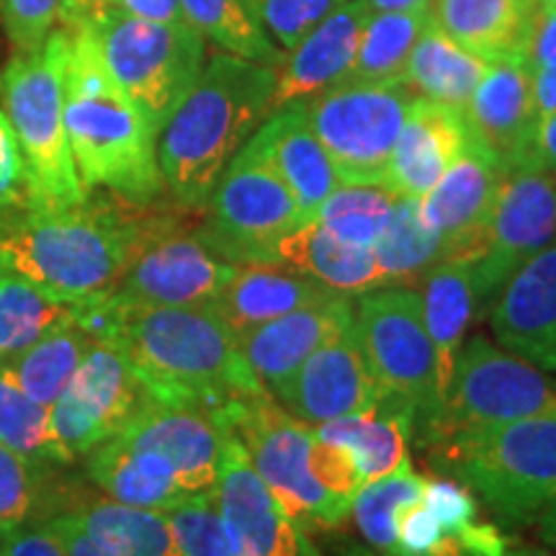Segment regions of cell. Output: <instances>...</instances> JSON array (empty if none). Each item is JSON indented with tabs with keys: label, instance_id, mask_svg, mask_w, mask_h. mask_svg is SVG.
Segmentation results:
<instances>
[{
	"label": "cell",
	"instance_id": "obj_41",
	"mask_svg": "<svg viewBox=\"0 0 556 556\" xmlns=\"http://www.w3.org/2000/svg\"><path fill=\"white\" fill-rule=\"evenodd\" d=\"M397 197L400 193L389 191L387 186L343 184L325 199L315 219L323 222L340 240L374 248Z\"/></svg>",
	"mask_w": 556,
	"mask_h": 556
},
{
	"label": "cell",
	"instance_id": "obj_52",
	"mask_svg": "<svg viewBox=\"0 0 556 556\" xmlns=\"http://www.w3.org/2000/svg\"><path fill=\"white\" fill-rule=\"evenodd\" d=\"M109 5L119 9L129 16L157 21V24H189L180 0H106Z\"/></svg>",
	"mask_w": 556,
	"mask_h": 556
},
{
	"label": "cell",
	"instance_id": "obj_40",
	"mask_svg": "<svg viewBox=\"0 0 556 556\" xmlns=\"http://www.w3.org/2000/svg\"><path fill=\"white\" fill-rule=\"evenodd\" d=\"M422 479L409 464V458L400 464L389 475L366 482L353 500L351 513L356 520L361 536L366 544L381 556H392L394 552V520L402 507L422 497Z\"/></svg>",
	"mask_w": 556,
	"mask_h": 556
},
{
	"label": "cell",
	"instance_id": "obj_12",
	"mask_svg": "<svg viewBox=\"0 0 556 556\" xmlns=\"http://www.w3.org/2000/svg\"><path fill=\"white\" fill-rule=\"evenodd\" d=\"M206 208L197 235L235 266H270L274 242L304 222L283 180L248 144L219 176Z\"/></svg>",
	"mask_w": 556,
	"mask_h": 556
},
{
	"label": "cell",
	"instance_id": "obj_55",
	"mask_svg": "<svg viewBox=\"0 0 556 556\" xmlns=\"http://www.w3.org/2000/svg\"><path fill=\"white\" fill-rule=\"evenodd\" d=\"M106 0H65V24L67 21H80L86 18L90 21L93 16H99V13L106 9Z\"/></svg>",
	"mask_w": 556,
	"mask_h": 556
},
{
	"label": "cell",
	"instance_id": "obj_57",
	"mask_svg": "<svg viewBox=\"0 0 556 556\" xmlns=\"http://www.w3.org/2000/svg\"><path fill=\"white\" fill-rule=\"evenodd\" d=\"M505 556H556V554L546 546H510V552Z\"/></svg>",
	"mask_w": 556,
	"mask_h": 556
},
{
	"label": "cell",
	"instance_id": "obj_16",
	"mask_svg": "<svg viewBox=\"0 0 556 556\" xmlns=\"http://www.w3.org/2000/svg\"><path fill=\"white\" fill-rule=\"evenodd\" d=\"M214 500L238 556H319L304 528L283 510L253 469L242 443L229 433L222 448Z\"/></svg>",
	"mask_w": 556,
	"mask_h": 556
},
{
	"label": "cell",
	"instance_id": "obj_11",
	"mask_svg": "<svg viewBox=\"0 0 556 556\" xmlns=\"http://www.w3.org/2000/svg\"><path fill=\"white\" fill-rule=\"evenodd\" d=\"M417 96L405 83H340L304 101L340 184L384 186L389 157Z\"/></svg>",
	"mask_w": 556,
	"mask_h": 556
},
{
	"label": "cell",
	"instance_id": "obj_47",
	"mask_svg": "<svg viewBox=\"0 0 556 556\" xmlns=\"http://www.w3.org/2000/svg\"><path fill=\"white\" fill-rule=\"evenodd\" d=\"M21 204H29L26 165L21 157L16 131H13L5 111L0 109V212H9Z\"/></svg>",
	"mask_w": 556,
	"mask_h": 556
},
{
	"label": "cell",
	"instance_id": "obj_38",
	"mask_svg": "<svg viewBox=\"0 0 556 556\" xmlns=\"http://www.w3.org/2000/svg\"><path fill=\"white\" fill-rule=\"evenodd\" d=\"M88 345V338L70 319V323L47 332L31 348H26L21 356L9 361V368L31 400L52 407L54 400L65 392L73 374L78 371Z\"/></svg>",
	"mask_w": 556,
	"mask_h": 556
},
{
	"label": "cell",
	"instance_id": "obj_22",
	"mask_svg": "<svg viewBox=\"0 0 556 556\" xmlns=\"http://www.w3.org/2000/svg\"><path fill=\"white\" fill-rule=\"evenodd\" d=\"M348 328H353V302L345 294H336L325 302L309 304V307L258 325L238 340L248 366L253 368L263 389L276 400L296 374V368L317 348H323Z\"/></svg>",
	"mask_w": 556,
	"mask_h": 556
},
{
	"label": "cell",
	"instance_id": "obj_19",
	"mask_svg": "<svg viewBox=\"0 0 556 556\" xmlns=\"http://www.w3.org/2000/svg\"><path fill=\"white\" fill-rule=\"evenodd\" d=\"M462 119L471 148L495 160L505 173L526 165L539 119L528 62L523 58L492 62L490 73L462 111Z\"/></svg>",
	"mask_w": 556,
	"mask_h": 556
},
{
	"label": "cell",
	"instance_id": "obj_45",
	"mask_svg": "<svg viewBox=\"0 0 556 556\" xmlns=\"http://www.w3.org/2000/svg\"><path fill=\"white\" fill-rule=\"evenodd\" d=\"M0 16L18 52H34L50 39L60 18H65V0H0Z\"/></svg>",
	"mask_w": 556,
	"mask_h": 556
},
{
	"label": "cell",
	"instance_id": "obj_58",
	"mask_svg": "<svg viewBox=\"0 0 556 556\" xmlns=\"http://www.w3.org/2000/svg\"><path fill=\"white\" fill-rule=\"evenodd\" d=\"M539 5H544V9H556V0H539Z\"/></svg>",
	"mask_w": 556,
	"mask_h": 556
},
{
	"label": "cell",
	"instance_id": "obj_8",
	"mask_svg": "<svg viewBox=\"0 0 556 556\" xmlns=\"http://www.w3.org/2000/svg\"><path fill=\"white\" fill-rule=\"evenodd\" d=\"M103 60L160 137L204 70L206 47L191 24H157L106 5L90 18Z\"/></svg>",
	"mask_w": 556,
	"mask_h": 556
},
{
	"label": "cell",
	"instance_id": "obj_6",
	"mask_svg": "<svg viewBox=\"0 0 556 556\" xmlns=\"http://www.w3.org/2000/svg\"><path fill=\"white\" fill-rule=\"evenodd\" d=\"M353 332L384 397L379 413L407 417L413 435L426 443L443 402L420 291L387 283L358 294L353 304Z\"/></svg>",
	"mask_w": 556,
	"mask_h": 556
},
{
	"label": "cell",
	"instance_id": "obj_46",
	"mask_svg": "<svg viewBox=\"0 0 556 556\" xmlns=\"http://www.w3.org/2000/svg\"><path fill=\"white\" fill-rule=\"evenodd\" d=\"M312 471H315L317 482L345 505H353L358 490L364 486V477H361L351 451L340 443L323 441L317 433L315 446H312Z\"/></svg>",
	"mask_w": 556,
	"mask_h": 556
},
{
	"label": "cell",
	"instance_id": "obj_35",
	"mask_svg": "<svg viewBox=\"0 0 556 556\" xmlns=\"http://www.w3.org/2000/svg\"><path fill=\"white\" fill-rule=\"evenodd\" d=\"M315 433L323 441L340 443L351 451L366 484L389 475L405 462L413 426L402 415L368 413L323 422V426H315Z\"/></svg>",
	"mask_w": 556,
	"mask_h": 556
},
{
	"label": "cell",
	"instance_id": "obj_15",
	"mask_svg": "<svg viewBox=\"0 0 556 556\" xmlns=\"http://www.w3.org/2000/svg\"><path fill=\"white\" fill-rule=\"evenodd\" d=\"M148 400L142 381L111 343H90L78 371L50 407L52 428L73 462L114 438Z\"/></svg>",
	"mask_w": 556,
	"mask_h": 556
},
{
	"label": "cell",
	"instance_id": "obj_28",
	"mask_svg": "<svg viewBox=\"0 0 556 556\" xmlns=\"http://www.w3.org/2000/svg\"><path fill=\"white\" fill-rule=\"evenodd\" d=\"M270 266H289L345 296L381 287L374 248L340 240L317 219L302 222L276 240Z\"/></svg>",
	"mask_w": 556,
	"mask_h": 556
},
{
	"label": "cell",
	"instance_id": "obj_39",
	"mask_svg": "<svg viewBox=\"0 0 556 556\" xmlns=\"http://www.w3.org/2000/svg\"><path fill=\"white\" fill-rule=\"evenodd\" d=\"M180 9L201 37H208L227 54L268 67L281 65V50H276L242 0H180Z\"/></svg>",
	"mask_w": 556,
	"mask_h": 556
},
{
	"label": "cell",
	"instance_id": "obj_50",
	"mask_svg": "<svg viewBox=\"0 0 556 556\" xmlns=\"http://www.w3.org/2000/svg\"><path fill=\"white\" fill-rule=\"evenodd\" d=\"M552 58H556V9L539 5L523 60L528 62V67H536Z\"/></svg>",
	"mask_w": 556,
	"mask_h": 556
},
{
	"label": "cell",
	"instance_id": "obj_27",
	"mask_svg": "<svg viewBox=\"0 0 556 556\" xmlns=\"http://www.w3.org/2000/svg\"><path fill=\"white\" fill-rule=\"evenodd\" d=\"M336 294L338 291L299 270L281 266H238L235 276L208 307L240 338L270 319L325 302Z\"/></svg>",
	"mask_w": 556,
	"mask_h": 556
},
{
	"label": "cell",
	"instance_id": "obj_51",
	"mask_svg": "<svg viewBox=\"0 0 556 556\" xmlns=\"http://www.w3.org/2000/svg\"><path fill=\"white\" fill-rule=\"evenodd\" d=\"M526 165L528 168H539L556 176V111L536 119ZM520 168H523V165H520Z\"/></svg>",
	"mask_w": 556,
	"mask_h": 556
},
{
	"label": "cell",
	"instance_id": "obj_34",
	"mask_svg": "<svg viewBox=\"0 0 556 556\" xmlns=\"http://www.w3.org/2000/svg\"><path fill=\"white\" fill-rule=\"evenodd\" d=\"M73 319V304L11 270L0 274V364H9L47 332Z\"/></svg>",
	"mask_w": 556,
	"mask_h": 556
},
{
	"label": "cell",
	"instance_id": "obj_9",
	"mask_svg": "<svg viewBox=\"0 0 556 556\" xmlns=\"http://www.w3.org/2000/svg\"><path fill=\"white\" fill-rule=\"evenodd\" d=\"M541 415L556 417V379L475 336L458 348L446 400L426 446Z\"/></svg>",
	"mask_w": 556,
	"mask_h": 556
},
{
	"label": "cell",
	"instance_id": "obj_32",
	"mask_svg": "<svg viewBox=\"0 0 556 556\" xmlns=\"http://www.w3.org/2000/svg\"><path fill=\"white\" fill-rule=\"evenodd\" d=\"M422 317L438 358V392L446 400L456 353L475 319V289H471V258L438 263L420 278ZM443 407V405H441Z\"/></svg>",
	"mask_w": 556,
	"mask_h": 556
},
{
	"label": "cell",
	"instance_id": "obj_42",
	"mask_svg": "<svg viewBox=\"0 0 556 556\" xmlns=\"http://www.w3.org/2000/svg\"><path fill=\"white\" fill-rule=\"evenodd\" d=\"M62 469H45L0 443V539L37 523Z\"/></svg>",
	"mask_w": 556,
	"mask_h": 556
},
{
	"label": "cell",
	"instance_id": "obj_54",
	"mask_svg": "<svg viewBox=\"0 0 556 556\" xmlns=\"http://www.w3.org/2000/svg\"><path fill=\"white\" fill-rule=\"evenodd\" d=\"M536 536L546 548L556 554V497L544 507V513L536 518Z\"/></svg>",
	"mask_w": 556,
	"mask_h": 556
},
{
	"label": "cell",
	"instance_id": "obj_36",
	"mask_svg": "<svg viewBox=\"0 0 556 556\" xmlns=\"http://www.w3.org/2000/svg\"><path fill=\"white\" fill-rule=\"evenodd\" d=\"M0 443L45 469L75 464L54 435L50 407L24 392L9 364H0Z\"/></svg>",
	"mask_w": 556,
	"mask_h": 556
},
{
	"label": "cell",
	"instance_id": "obj_49",
	"mask_svg": "<svg viewBox=\"0 0 556 556\" xmlns=\"http://www.w3.org/2000/svg\"><path fill=\"white\" fill-rule=\"evenodd\" d=\"M39 523L50 528L54 536L60 539V544L65 546L67 556H116L111 554L106 546H101L90 533H86V528L65 510L52 513V516L39 520Z\"/></svg>",
	"mask_w": 556,
	"mask_h": 556
},
{
	"label": "cell",
	"instance_id": "obj_3",
	"mask_svg": "<svg viewBox=\"0 0 556 556\" xmlns=\"http://www.w3.org/2000/svg\"><path fill=\"white\" fill-rule=\"evenodd\" d=\"M114 345L152 400L199 407L219 420L242 400L268 394L240 340L212 307H129Z\"/></svg>",
	"mask_w": 556,
	"mask_h": 556
},
{
	"label": "cell",
	"instance_id": "obj_2",
	"mask_svg": "<svg viewBox=\"0 0 556 556\" xmlns=\"http://www.w3.org/2000/svg\"><path fill=\"white\" fill-rule=\"evenodd\" d=\"M62 86L67 142L83 186H103L129 204L150 206L165 191L157 135L114 80L86 18L67 21Z\"/></svg>",
	"mask_w": 556,
	"mask_h": 556
},
{
	"label": "cell",
	"instance_id": "obj_25",
	"mask_svg": "<svg viewBox=\"0 0 556 556\" xmlns=\"http://www.w3.org/2000/svg\"><path fill=\"white\" fill-rule=\"evenodd\" d=\"M368 16L364 0H348L319 21L276 75L274 111L315 99L351 75Z\"/></svg>",
	"mask_w": 556,
	"mask_h": 556
},
{
	"label": "cell",
	"instance_id": "obj_29",
	"mask_svg": "<svg viewBox=\"0 0 556 556\" xmlns=\"http://www.w3.org/2000/svg\"><path fill=\"white\" fill-rule=\"evenodd\" d=\"M536 11L539 0H430V18L490 62L523 58Z\"/></svg>",
	"mask_w": 556,
	"mask_h": 556
},
{
	"label": "cell",
	"instance_id": "obj_20",
	"mask_svg": "<svg viewBox=\"0 0 556 556\" xmlns=\"http://www.w3.org/2000/svg\"><path fill=\"white\" fill-rule=\"evenodd\" d=\"M486 317L505 351L556 374V238L520 266Z\"/></svg>",
	"mask_w": 556,
	"mask_h": 556
},
{
	"label": "cell",
	"instance_id": "obj_59",
	"mask_svg": "<svg viewBox=\"0 0 556 556\" xmlns=\"http://www.w3.org/2000/svg\"><path fill=\"white\" fill-rule=\"evenodd\" d=\"M348 556H371V554H366V552H351Z\"/></svg>",
	"mask_w": 556,
	"mask_h": 556
},
{
	"label": "cell",
	"instance_id": "obj_21",
	"mask_svg": "<svg viewBox=\"0 0 556 556\" xmlns=\"http://www.w3.org/2000/svg\"><path fill=\"white\" fill-rule=\"evenodd\" d=\"M503 176L505 170L495 160L469 144L420 199L422 219L441 238L446 261L475 258L479 253Z\"/></svg>",
	"mask_w": 556,
	"mask_h": 556
},
{
	"label": "cell",
	"instance_id": "obj_13",
	"mask_svg": "<svg viewBox=\"0 0 556 556\" xmlns=\"http://www.w3.org/2000/svg\"><path fill=\"white\" fill-rule=\"evenodd\" d=\"M238 266L212 253L176 214H144L114 294L129 307H208Z\"/></svg>",
	"mask_w": 556,
	"mask_h": 556
},
{
	"label": "cell",
	"instance_id": "obj_60",
	"mask_svg": "<svg viewBox=\"0 0 556 556\" xmlns=\"http://www.w3.org/2000/svg\"><path fill=\"white\" fill-rule=\"evenodd\" d=\"M0 274H3V266H0Z\"/></svg>",
	"mask_w": 556,
	"mask_h": 556
},
{
	"label": "cell",
	"instance_id": "obj_43",
	"mask_svg": "<svg viewBox=\"0 0 556 556\" xmlns=\"http://www.w3.org/2000/svg\"><path fill=\"white\" fill-rule=\"evenodd\" d=\"M168 518L184 556H238L214 492L176 505Z\"/></svg>",
	"mask_w": 556,
	"mask_h": 556
},
{
	"label": "cell",
	"instance_id": "obj_26",
	"mask_svg": "<svg viewBox=\"0 0 556 556\" xmlns=\"http://www.w3.org/2000/svg\"><path fill=\"white\" fill-rule=\"evenodd\" d=\"M469 148L462 114L417 96L394 142L384 186L400 197L422 199Z\"/></svg>",
	"mask_w": 556,
	"mask_h": 556
},
{
	"label": "cell",
	"instance_id": "obj_10",
	"mask_svg": "<svg viewBox=\"0 0 556 556\" xmlns=\"http://www.w3.org/2000/svg\"><path fill=\"white\" fill-rule=\"evenodd\" d=\"M219 422L242 443L253 469L299 526L343 523L351 505L332 497L312 471L315 428L296 420L270 394L238 402Z\"/></svg>",
	"mask_w": 556,
	"mask_h": 556
},
{
	"label": "cell",
	"instance_id": "obj_30",
	"mask_svg": "<svg viewBox=\"0 0 556 556\" xmlns=\"http://www.w3.org/2000/svg\"><path fill=\"white\" fill-rule=\"evenodd\" d=\"M86 477L96 490L116 503L168 513L191 500L168 462L144 448L109 438L86 456Z\"/></svg>",
	"mask_w": 556,
	"mask_h": 556
},
{
	"label": "cell",
	"instance_id": "obj_33",
	"mask_svg": "<svg viewBox=\"0 0 556 556\" xmlns=\"http://www.w3.org/2000/svg\"><path fill=\"white\" fill-rule=\"evenodd\" d=\"M381 287H415L430 268L446 261V250L420 214V199L397 197L379 240L374 242Z\"/></svg>",
	"mask_w": 556,
	"mask_h": 556
},
{
	"label": "cell",
	"instance_id": "obj_5",
	"mask_svg": "<svg viewBox=\"0 0 556 556\" xmlns=\"http://www.w3.org/2000/svg\"><path fill=\"white\" fill-rule=\"evenodd\" d=\"M430 464L475 492L503 528L533 526L556 497V417H523L433 443Z\"/></svg>",
	"mask_w": 556,
	"mask_h": 556
},
{
	"label": "cell",
	"instance_id": "obj_56",
	"mask_svg": "<svg viewBox=\"0 0 556 556\" xmlns=\"http://www.w3.org/2000/svg\"><path fill=\"white\" fill-rule=\"evenodd\" d=\"M371 13H384V11H430V0H364Z\"/></svg>",
	"mask_w": 556,
	"mask_h": 556
},
{
	"label": "cell",
	"instance_id": "obj_53",
	"mask_svg": "<svg viewBox=\"0 0 556 556\" xmlns=\"http://www.w3.org/2000/svg\"><path fill=\"white\" fill-rule=\"evenodd\" d=\"M533 78V103H536V114L546 116L556 111V58L541 62L531 67Z\"/></svg>",
	"mask_w": 556,
	"mask_h": 556
},
{
	"label": "cell",
	"instance_id": "obj_37",
	"mask_svg": "<svg viewBox=\"0 0 556 556\" xmlns=\"http://www.w3.org/2000/svg\"><path fill=\"white\" fill-rule=\"evenodd\" d=\"M430 11L371 13L356 62L343 83H402L409 54L428 26Z\"/></svg>",
	"mask_w": 556,
	"mask_h": 556
},
{
	"label": "cell",
	"instance_id": "obj_17",
	"mask_svg": "<svg viewBox=\"0 0 556 556\" xmlns=\"http://www.w3.org/2000/svg\"><path fill=\"white\" fill-rule=\"evenodd\" d=\"M276 402L315 428L348 415L379 413L384 397L368 371L356 332L348 328L296 368Z\"/></svg>",
	"mask_w": 556,
	"mask_h": 556
},
{
	"label": "cell",
	"instance_id": "obj_7",
	"mask_svg": "<svg viewBox=\"0 0 556 556\" xmlns=\"http://www.w3.org/2000/svg\"><path fill=\"white\" fill-rule=\"evenodd\" d=\"M67 29H54L34 52H18L3 73V111L16 131L31 206H75L88 199L70 152L62 67Z\"/></svg>",
	"mask_w": 556,
	"mask_h": 556
},
{
	"label": "cell",
	"instance_id": "obj_4",
	"mask_svg": "<svg viewBox=\"0 0 556 556\" xmlns=\"http://www.w3.org/2000/svg\"><path fill=\"white\" fill-rule=\"evenodd\" d=\"M276 67L219 52L160 131L157 165L180 208H206L232 157L274 111Z\"/></svg>",
	"mask_w": 556,
	"mask_h": 556
},
{
	"label": "cell",
	"instance_id": "obj_31",
	"mask_svg": "<svg viewBox=\"0 0 556 556\" xmlns=\"http://www.w3.org/2000/svg\"><path fill=\"white\" fill-rule=\"evenodd\" d=\"M490 60L469 52L430 18L409 54L402 83L415 96L443 103L462 114L479 83L490 73Z\"/></svg>",
	"mask_w": 556,
	"mask_h": 556
},
{
	"label": "cell",
	"instance_id": "obj_1",
	"mask_svg": "<svg viewBox=\"0 0 556 556\" xmlns=\"http://www.w3.org/2000/svg\"><path fill=\"white\" fill-rule=\"evenodd\" d=\"M114 197V193H111ZM144 206L119 197L0 212V266L62 302L111 294L142 232Z\"/></svg>",
	"mask_w": 556,
	"mask_h": 556
},
{
	"label": "cell",
	"instance_id": "obj_18",
	"mask_svg": "<svg viewBox=\"0 0 556 556\" xmlns=\"http://www.w3.org/2000/svg\"><path fill=\"white\" fill-rule=\"evenodd\" d=\"M116 438L127 446L152 451L168 462L189 497L212 495L217 486L227 430L204 409L168 405L148 394Z\"/></svg>",
	"mask_w": 556,
	"mask_h": 556
},
{
	"label": "cell",
	"instance_id": "obj_23",
	"mask_svg": "<svg viewBox=\"0 0 556 556\" xmlns=\"http://www.w3.org/2000/svg\"><path fill=\"white\" fill-rule=\"evenodd\" d=\"M58 510L70 513L86 533L116 556H184L168 513L163 510L116 503L96 486L88 490L65 477H58L39 520Z\"/></svg>",
	"mask_w": 556,
	"mask_h": 556
},
{
	"label": "cell",
	"instance_id": "obj_14",
	"mask_svg": "<svg viewBox=\"0 0 556 556\" xmlns=\"http://www.w3.org/2000/svg\"><path fill=\"white\" fill-rule=\"evenodd\" d=\"M556 238V176L513 168L503 176L482 248L471 258L475 317L490 315L505 283Z\"/></svg>",
	"mask_w": 556,
	"mask_h": 556
},
{
	"label": "cell",
	"instance_id": "obj_48",
	"mask_svg": "<svg viewBox=\"0 0 556 556\" xmlns=\"http://www.w3.org/2000/svg\"><path fill=\"white\" fill-rule=\"evenodd\" d=\"M0 556H67V552L50 528L29 523L0 539Z\"/></svg>",
	"mask_w": 556,
	"mask_h": 556
},
{
	"label": "cell",
	"instance_id": "obj_44",
	"mask_svg": "<svg viewBox=\"0 0 556 556\" xmlns=\"http://www.w3.org/2000/svg\"><path fill=\"white\" fill-rule=\"evenodd\" d=\"M263 31L278 41L281 50H294L307 34L348 0H242Z\"/></svg>",
	"mask_w": 556,
	"mask_h": 556
},
{
	"label": "cell",
	"instance_id": "obj_24",
	"mask_svg": "<svg viewBox=\"0 0 556 556\" xmlns=\"http://www.w3.org/2000/svg\"><path fill=\"white\" fill-rule=\"evenodd\" d=\"M245 144L283 180L304 222L315 219L325 199L338 189V173L309 127L304 103L270 111Z\"/></svg>",
	"mask_w": 556,
	"mask_h": 556
}]
</instances>
